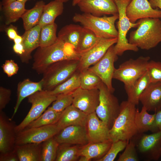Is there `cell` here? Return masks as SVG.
<instances>
[{
    "mask_svg": "<svg viewBox=\"0 0 161 161\" xmlns=\"http://www.w3.org/2000/svg\"><path fill=\"white\" fill-rule=\"evenodd\" d=\"M80 55L69 44L58 37L52 45L39 47L33 55L32 69L38 74H42L51 64L64 60H79Z\"/></svg>",
    "mask_w": 161,
    "mask_h": 161,
    "instance_id": "1",
    "label": "cell"
},
{
    "mask_svg": "<svg viewBox=\"0 0 161 161\" xmlns=\"http://www.w3.org/2000/svg\"><path fill=\"white\" fill-rule=\"evenodd\" d=\"M136 30L131 32L129 42L142 49L148 50L161 42V20L160 18L140 19Z\"/></svg>",
    "mask_w": 161,
    "mask_h": 161,
    "instance_id": "2",
    "label": "cell"
},
{
    "mask_svg": "<svg viewBox=\"0 0 161 161\" xmlns=\"http://www.w3.org/2000/svg\"><path fill=\"white\" fill-rule=\"evenodd\" d=\"M136 105L128 100L120 104V113L109 129V139L112 142L129 140L138 133L135 122Z\"/></svg>",
    "mask_w": 161,
    "mask_h": 161,
    "instance_id": "3",
    "label": "cell"
},
{
    "mask_svg": "<svg viewBox=\"0 0 161 161\" xmlns=\"http://www.w3.org/2000/svg\"><path fill=\"white\" fill-rule=\"evenodd\" d=\"M118 18V14L110 16L104 15L98 17L90 13H75L72 20L92 31L98 38H118V32L115 23Z\"/></svg>",
    "mask_w": 161,
    "mask_h": 161,
    "instance_id": "4",
    "label": "cell"
},
{
    "mask_svg": "<svg viewBox=\"0 0 161 161\" xmlns=\"http://www.w3.org/2000/svg\"><path fill=\"white\" fill-rule=\"evenodd\" d=\"M79 60H64L54 63L43 73V90L52 91L78 70Z\"/></svg>",
    "mask_w": 161,
    "mask_h": 161,
    "instance_id": "5",
    "label": "cell"
},
{
    "mask_svg": "<svg viewBox=\"0 0 161 161\" xmlns=\"http://www.w3.org/2000/svg\"><path fill=\"white\" fill-rule=\"evenodd\" d=\"M131 0H114L117 7L118 21L117 22L118 37L117 41L114 46V50L118 56L122 55L124 52L128 50L137 52L138 48L130 44L126 38L127 33L130 29L137 27L138 23L131 22L126 13L127 6Z\"/></svg>",
    "mask_w": 161,
    "mask_h": 161,
    "instance_id": "6",
    "label": "cell"
},
{
    "mask_svg": "<svg viewBox=\"0 0 161 161\" xmlns=\"http://www.w3.org/2000/svg\"><path fill=\"white\" fill-rule=\"evenodd\" d=\"M149 56L130 58L121 64L114 72L113 78L122 82L124 86L132 84L147 71Z\"/></svg>",
    "mask_w": 161,
    "mask_h": 161,
    "instance_id": "7",
    "label": "cell"
},
{
    "mask_svg": "<svg viewBox=\"0 0 161 161\" xmlns=\"http://www.w3.org/2000/svg\"><path fill=\"white\" fill-rule=\"evenodd\" d=\"M99 103L95 112L110 129L120 112L118 99L103 83L98 89Z\"/></svg>",
    "mask_w": 161,
    "mask_h": 161,
    "instance_id": "8",
    "label": "cell"
},
{
    "mask_svg": "<svg viewBox=\"0 0 161 161\" xmlns=\"http://www.w3.org/2000/svg\"><path fill=\"white\" fill-rule=\"evenodd\" d=\"M57 96L52 95L50 91L42 90L29 96L28 102L31 108L23 121L16 127L17 133L24 129L31 122L40 116L47 108L56 99Z\"/></svg>",
    "mask_w": 161,
    "mask_h": 161,
    "instance_id": "9",
    "label": "cell"
},
{
    "mask_svg": "<svg viewBox=\"0 0 161 161\" xmlns=\"http://www.w3.org/2000/svg\"><path fill=\"white\" fill-rule=\"evenodd\" d=\"M133 137L137 149L146 159L157 161L161 157V130L149 134L138 133Z\"/></svg>",
    "mask_w": 161,
    "mask_h": 161,
    "instance_id": "10",
    "label": "cell"
},
{
    "mask_svg": "<svg viewBox=\"0 0 161 161\" xmlns=\"http://www.w3.org/2000/svg\"><path fill=\"white\" fill-rule=\"evenodd\" d=\"M114 45L111 46L98 62L88 68L98 76L113 93L115 90L112 82L116 69L114 64L118 59V55L114 52Z\"/></svg>",
    "mask_w": 161,
    "mask_h": 161,
    "instance_id": "11",
    "label": "cell"
},
{
    "mask_svg": "<svg viewBox=\"0 0 161 161\" xmlns=\"http://www.w3.org/2000/svg\"><path fill=\"white\" fill-rule=\"evenodd\" d=\"M60 131L56 123L25 129L17 133L16 145L27 143H41L55 136Z\"/></svg>",
    "mask_w": 161,
    "mask_h": 161,
    "instance_id": "12",
    "label": "cell"
},
{
    "mask_svg": "<svg viewBox=\"0 0 161 161\" xmlns=\"http://www.w3.org/2000/svg\"><path fill=\"white\" fill-rule=\"evenodd\" d=\"M118 38H99L90 49L80 55L78 71L80 72L89 68L98 62L108 49L116 44Z\"/></svg>",
    "mask_w": 161,
    "mask_h": 161,
    "instance_id": "13",
    "label": "cell"
},
{
    "mask_svg": "<svg viewBox=\"0 0 161 161\" xmlns=\"http://www.w3.org/2000/svg\"><path fill=\"white\" fill-rule=\"evenodd\" d=\"M72 105L88 115L95 112L99 103V89H83L79 87L72 93Z\"/></svg>",
    "mask_w": 161,
    "mask_h": 161,
    "instance_id": "14",
    "label": "cell"
},
{
    "mask_svg": "<svg viewBox=\"0 0 161 161\" xmlns=\"http://www.w3.org/2000/svg\"><path fill=\"white\" fill-rule=\"evenodd\" d=\"M17 125L6 114L0 112V153H5L13 150L16 145Z\"/></svg>",
    "mask_w": 161,
    "mask_h": 161,
    "instance_id": "15",
    "label": "cell"
},
{
    "mask_svg": "<svg viewBox=\"0 0 161 161\" xmlns=\"http://www.w3.org/2000/svg\"><path fill=\"white\" fill-rule=\"evenodd\" d=\"M77 5L83 13L96 16L118 14L114 0H81Z\"/></svg>",
    "mask_w": 161,
    "mask_h": 161,
    "instance_id": "16",
    "label": "cell"
},
{
    "mask_svg": "<svg viewBox=\"0 0 161 161\" xmlns=\"http://www.w3.org/2000/svg\"><path fill=\"white\" fill-rule=\"evenodd\" d=\"M126 13L130 21L146 18H161V10L153 8L148 0H131L127 7Z\"/></svg>",
    "mask_w": 161,
    "mask_h": 161,
    "instance_id": "17",
    "label": "cell"
},
{
    "mask_svg": "<svg viewBox=\"0 0 161 161\" xmlns=\"http://www.w3.org/2000/svg\"><path fill=\"white\" fill-rule=\"evenodd\" d=\"M54 137L59 144L83 146L89 143L85 126H67L61 130Z\"/></svg>",
    "mask_w": 161,
    "mask_h": 161,
    "instance_id": "18",
    "label": "cell"
},
{
    "mask_svg": "<svg viewBox=\"0 0 161 161\" xmlns=\"http://www.w3.org/2000/svg\"><path fill=\"white\" fill-rule=\"evenodd\" d=\"M85 127L89 143L103 142L110 140L109 129L98 117L95 112L88 115Z\"/></svg>",
    "mask_w": 161,
    "mask_h": 161,
    "instance_id": "19",
    "label": "cell"
},
{
    "mask_svg": "<svg viewBox=\"0 0 161 161\" xmlns=\"http://www.w3.org/2000/svg\"><path fill=\"white\" fill-rule=\"evenodd\" d=\"M140 102L148 112L161 110V82L151 83L142 93Z\"/></svg>",
    "mask_w": 161,
    "mask_h": 161,
    "instance_id": "20",
    "label": "cell"
},
{
    "mask_svg": "<svg viewBox=\"0 0 161 161\" xmlns=\"http://www.w3.org/2000/svg\"><path fill=\"white\" fill-rule=\"evenodd\" d=\"M88 115L72 104L62 112L56 124L60 131L70 126H85Z\"/></svg>",
    "mask_w": 161,
    "mask_h": 161,
    "instance_id": "21",
    "label": "cell"
},
{
    "mask_svg": "<svg viewBox=\"0 0 161 161\" xmlns=\"http://www.w3.org/2000/svg\"><path fill=\"white\" fill-rule=\"evenodd\" d=\"M41 27L38 24L31 29L25 30L22 36L24 52L20 56L23 63H28L31 58L32 52L39 47Z\"/></svg>",
    "mask_w": 161,
    "mask_h": 161,
    "instance_id": "22",
    "label": "cell"
},
{
    "mask_svg": "<svg viewBox=\"0 0 161 161\" xmlns=\"http://www.w3.org/2000/svg\"><path fill=\"white\" fill-rule=\"evenodd\" d=\"M43 85L42 79L38 82H35L27 78L18 83L17 88V99L11 118L12 119L17 112L22 101L36 92L43 90Z\"/></svg>",
    "mask_w": 161,
    "mask_h": 161,
    "instance_id": "23",
    "label": "cell"
},
{
    "mask_svg": "<svg viewBox=\"0 0 161 161\" xmlns=\"http://www.w3.org/2000/svg\"><path fill=\"white\" fill-rule=\"evenodd\" d=\"M155 113L150 114L143 106L141 111L137 109L135 115V122L139 133H143L150 131L152 133L160 130L155 121Z\"/></svg>",
    "mask_w": 161,
    "mask_h": 161,
    "instance_id": "24",
    "label": "cell"
},
{
    "mask_svg": "<svg viewBox=\"0 0 161 161\" xmlns=\"http://www.w3.org/2000/svg\"><path fill=\"white\" fill-rule=\"evenodd\" d=\"M112 143L110 140L101 142L89 143L80 147L79 156L84 157L87 161L94 158H97L99 159L107 153Z\"/></svg>",
    "mask_w": 161,
    "mask_h": 161,
    "instance_id": "25",
    "label": "cell"
},
{
    "mask_svg": "<svg viewBox=\"0 0 161 161\" xmlns=\"http://www.w3.org/2000/svg\"><path fill=\"white\" fill-rule=\"evenodd\" d=\"M42 143L16 145L15 149L19 161H41Z\"/></svg>",
    "mask_w": 161,
    "mask_h": 161,
    "instance_id": "26",
    "label": "cell"
},
{
    "mask_svg": "<svg viewBox=\"0 0 161 161\" xmlns=\"http://www.w3.org/2000/svg\"><path fill=\"white\" fill-rule=\"evenodd\" d=\"M150 83L149 77L147 71L131 85L124 86L128 97L127 100L136 106L138 105L141 95Z\"/></svg>",
    "mask_w": 161,
    "mask_h": 161,
    "instance_id": "27",
    "label": "cell"
},
{
    "mask_svg": "<svg viewBox=\"0 0 161 161\" xmlns=\"http://www.w3.org/2000/svg\"><path fill=\"white\" fill-rule=\"evenodd\" d=\"M25 2L18 1L11 2L1 6V11L6 25H9L17 21L26 10Z\"/></svg>",
    "mask_w": 161,
    "mask_h": 161,
    "instance_id": "28",
    "label": "cell"
},
{
    "mask_svg": "<svg viewBox=\"0 0 161 161\" xmlns=\"http://www.w3.org/2000/svg\"><path fill=\"white\" fill-rule=\"evenodd\" d=\"M64 3L54 0L45 4L38 24L41 27L54 23L56 18L63 12Z\"/></svg>",
    "mask_w": 161,
    "mask_h": 161,
    "instance_id": "29",
    "label": "cell"
},
{
    "mask_svg": "<svg viewBox=\"0 0 161 161\" xmlns=\"http://www.w3.org/2000/svg\"><path fill=\"white\" fill-rule=\"evenodd\" d=\"M83 27L73 24L66 25L59 30L58 37L71 45L76 51Z\"/></svg>",
    "mask_w": 161,
    "mask_h": 161,
    "instance_id": "30",
    "label": "cell"
},
{
    "mask_svg": "<svg viewBox=\"0 0 161 161\" xmlns=\"http://www.w3.org/2000/svg\"><path fill=\"white\" fill-rule=\"evenodd\" d=\"M45 4V2L43 1H39L35 3L32 8L27 10L25 12L21 18L25 31L38 24Z\"/></svg>",
    "mask_w": 161,
    "mask_h": 161,
    "instance_id": "31",
    "label": "cell"
},
{
    "mask_svg": "<svg viewBox=\"0 0 161 161\" xmlns=\"http://www.w3.org/2000/svg\"><path fill=\"white\" fill-rule=\"evenodd\" d=\"M61 113L57 112L49 107L40 116L31 122L24 129L56 124Z\"/></svg>",
    "mask_w": 161,
    "mask_h": 161,
    "instance_id": "32",
    "label": "cell"
},
{
    "mask_svg": "<svg viewBox=\"0 0 161 161\" xmlns=\"http://www.w3.org/2000/svg\"><path fill=\"white\" fill-rule=\"evenodd\" d=\"M59 144L55 161H75L80 157L78 145Z\"/></svg>",
    "mask_w": 161,
    "mask_h": 161,
    "instance_id": "33",
    "label": "cell"
},
{
    "mask_svg": "<svg viewBox=\"0 0 161 161\" xmlns=\"http://www.w3.org/2000/svg\"><path fill=\"white\" fill-rule=\"evenodd\" d=\"M79 73L78 70L66 80L50 91L51 94L57 96L62 93H73L80 87Z\"/></svg>",
    "mask_w": 161,
    "mask_h": 161,
    "instance_id": "34",
    "label": "cell"
},
{
    "mask_svg": "<svg viewBox=\"0 0 161 161\" xmlns=\"http://www.w3.org/2000/svg\"><path fill=\"white\" fill-rule=\"evenodd\" d=\"M99 38L92 31L83 27L77 52L80 55L88 51L96 44Z\"/></svg>",
    "mask_w": 161,
    "mask_h": 161,
    "instance_id": "35",
    "label": "cell"
},
{
    "mask_svg": "<svg viewBox=\"0 0 161 161\" xmlns=\"http://www.w3.org/2000/svg\"><path fill=\"white\" fill-rule=\"evenodd\" d=\"M79 72L80 87L82 89H98L103 83L98 76L88 69Z\"/></svg>",
    "mask_w": 161,
    "mask_h": 161,
    "instance_id": "36",
    "label": "cell"
},
{
    "mask_svg": "<svg viewBox=\"0 0 161 161\" xmlns=\"http://www.w3.org/2000/svg\"><path fill=\"white\" fill-rule=\"evenodd\" d=\"M57 25L55 23L41 27L39 47H44L54 44L58 39Z\"/></svg>",
    "mask_w": 161,
    "mask_h": 161,
    "instance_id": "37",
    "label": "cell"
},
{
    "mask_svg": "<svg viewBox=\"0 0 161 161\" xmlns=\"http://www.w3.org/2000/svg\"><path fill=\"white\" fill-rule=\"evenodd\" d=\"M59 145L54 137L42 143L41 161H55Z\"/></svg>",
    "mask_w": 161,
    "mask_h": 161,
    "instance_id": "38",
    "label": "cell"
},
{
    "mask_svg": "<svg viewBox=\"0 0 161 161\" xmlns=\"http://www.w3.org/2000/svg\"><path fill=\"white\" fill-rule=\"evenodd\" d=\"M73 101L72 93L61 94L57 95L56 100L50 107L57 112H62L72 104Z\"/></svg>",
    "mask_w": 161,
    "mask_h": 161,
    "instance_id": "39",
    "label": "cell"
},
{
    "mask_svg": "<svg viewBox=\"0 0 161 161\" xmlns=\"http://www.w3.org/2000/svg\"><path fill=\"white\" fill-rule=\"evenodd\" d=\"M129 140H119L112 142L107 153L97 161H113L119 152L125 149Z\"/></svg>",
    "mask_w": 161,
    "mask_h": 161,
    "instance_id": "40",
    "label": "cell"
},
{
    "mask_svg": "<svg viewBox=\"0 0 161 161\" xmlns=\"http://www.w3.org/2000/svg\"><path fill=\"white\" fill-rule=\"evenodd\" d=\"M129 140L124 152L120 155L117 161H139L135 142L132 138Z\"/></svg>",
    "mask_w": 161,
    "mask_h": 161,
    "instance_id": "41",
    "label": "cell"
},
{
    "mask_svg": "<svg viewBox=\"0 0 161 161\" xmlns=\"http://www.w3.org/2000/svg\"><path fill=\"white\" fill-rule=\"evenodd\" d=\"M147 72L151 83L161 82V62L150 61L148 64Z\"/></svg>",
    "mask_w": 161,
    "mask_h": 161,
    "instance_id": "42",
    "label": "cell"
},
{
    "mask_svg": "<svg viewBox=\"0 0 161 161\" xmlns=\"http://www.w3.org/2000/svg\"><path fill=\"white\" fill-rule=\"evenodd\" d=\"M4 72L8 77H11L17 73L19 67L17 63L12 60H8L5 61L2 66Z\"/></svg>",
    "mask_w": 161,
    "mask_h": 161,
    "instance_id": "43",
    "label": "cell"
},
{
    "mask_svg": "<svg viewBox=\"0 0 161 161\" xmlns=\"http://www.w3.org/2000/svg\"><path fill=\"white\" fill-rule=\"evenodd\" d=\"M10 89L2 86L0 87V112L2 111L11 100Z\"/></svg>",
    "mask_w": 161,
    "mask_h": 161,
    "instance_id": "44",
    "label": "cell"
},
{
    "mask_svg": "<svg viewBox=\"0 0 161 161\" xmlns=\"http://www.w3.org/2000/svg\"><path fill=\"white\" fill-rule=\"evenodd\" d=\"M0 161H19L16 151L14 148L12 151L0 154Z\"/></svg>",
    "mask_w": 161,
    "mask_h": 161,
    "instance_id": "45",
    "label": "cell"
},
{
    "mask_svg": "<svg viewBox=\"0 0 161 161\" xmlns=\"http://www.w3.org/2000/svg\"><path fill=\"white\" fill-rule=\"evenodd\" d=\"M7 35L10 39L13 40L18 35L16 27L10 25L6 29Z\"/></svg>",
    "mask_w": 161,
    "mask_h": 161,
    "instance_id": "46",
    "label": "cell"
},
{
    "mask_svg": "<svg viewBox=\"0 0 161 161\" xmlns=\"http://www.w3.org/2000/svg\"><path fill=\"white\" fill-rule=\"evenodd\" d=\"M14 51L19 56H21L24 52V47L22 43L20 44H14L13 47Z\"/></svg>",
    "mask_w": 161,
    "mask_h": 161,
    "instance_id": "47",
    "label": "cell"
},
{
    "mask_svg": "<svg viewBox=\"0 0 161 161\" xmlns=\"http://www.w3.org/2000/svg\"><path fill=\"white\" fill-rule=\"evenodd\" d=\"M155 121L159 130H161V110L155 113Z\"/></svg>",
    "mask_w": 161,
    "mask_h": 161,
    "instance_id": "48",
    "label": "cell"
},
{
    "mask_svg": "<svg viewBox=\"0 0 161 161\" xmlns=\"http://www.w3.org/2000/svg\"><path fill=\"white\" fill-rule=\"evenodd\" d=\"M149 1L152 8L157 7L161 10V0H149Z\"/></svg>",
    "mask_w": 161,
    "mask_h": 161,
    "instance_id": "49",
    "label": "cell"
},
{
    "mask_svg": "<svg viewBox=\"0 0 161 161\" xmlns=\"http://www.w3.org/2000/svg\"><path fill=\"white\" fill-rule=\"evenodd\" d=\"M30 0H2L1 3V6H3L15 1H18L26 3L27 1Z\"/></svg>",
    "mask_w": 161,
    "mask_h": 161,
    "instance_id": "50",
    "label": "cell"
},
{
    "mask_svg": "<svg viewBox=\"0 0 161 161\" xmlns=\"http://www.w3.org/2000/svg\"><path fill=\"white\" fill-rule=\"evenodd\" d=\"M14 44H20L22 43L23 38L21 36L18 35L13 40Z\"/></svg>",
    "mask_w": 161,
    "mask_h": 161,
    "instance_id": "51",
    "label": "cell"
},
{
    "mask_svg": "<svg viewBox=\"0 0 161 161\" xmlns=\"http://www.w3.org/2000/svg\"><path fill=\"white\" fill-rule=\"evenodd\" d=\"M81 0H72V5L73 6H75L76 5H77L78 3L81 1Z\"/></svg>",
    "mask_w": 161,
    "mask_h": 161,
    "instance_id": "52",
    "label": "cell"
},
{
    "mask_svg": "<svg viewBox=\"0 0 161 161\" xmlns=\"http://www.w3.org/2000/svg\"><path fill=\"white\" fill-rule=\"evenodd\" d=\"M59 1L62 2L63 3L67 2L69 1V0H54Z\"/></svg>",
    "mask_w": 161,
    "mask_h": 161,
    "instance_id": "53",
    "label": "cell"
}]
</instances>
